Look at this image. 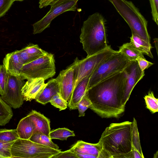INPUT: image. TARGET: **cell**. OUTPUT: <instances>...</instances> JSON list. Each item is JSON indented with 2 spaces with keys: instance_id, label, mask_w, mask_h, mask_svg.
Listing matches in <instances>:
<instances>
[{
  "instance_id": "39",
  "label": "cell",
  "mask_w": 158,
  "mask_h": 158,
  "mask_svg": "<svg viewBox=\"0 0 158 158\" xmlns=\"http://www.w3.org/2000/svg\"><path fill=\"white\" fill-rule=\"evenodd\" d=\"M74 153L77 156L78 158H97L95 156L92 155L78 153Z\"/></svg>"
},
{
  "instance_id": "26",
  "label": "cell",
  "mask_w": 158,
  "mask_h": 158,
  "mask_svg": "<svg viewBox=\"0 0 158 158\" xmlns=\"http://www.w3.org/2000/svg\"><path fill=\"white\" fill-rule=\"evenodd\" d=\"M19 138L16 129H0V140L9 142L15 141Z\"/></svg>"
},
{
  "instance_id": "35",
  "label": "cell",
  "mask_w": 158,
  "mask_h": 158,
  "mask_svg": "<svg viewBox=\"0 0 158 158\" xmlns=\"http://www.w3.org/2000/svg\"><path fill=\"white\" fill-rule=\"evenodd\" d=\"M136 60L140 69L142 71H144L145 69H148L153 64L152 62L147 60L143 54L138 57Z\"/></svg>"
},
{
  "instance_id": "16",
  "label": "cell",
  "mask_w": 158,
  "mask_h": 158,
  "mask_svg": "<svg viewBox=\"0 0 158 158\" xmlns=\"http://www.w3.org/2000/svg\"><path fill=\"white\" fill-rule=\"evenodd\" d=\"M59 83L56 78L50 80L35 98L39 103L45 105L49 102L51 98L57 93H59Z\"/></svg>"
},
{
  "instance_id": "10",
  "label": "cell",
  "mask_w": 158,
  "mask_h": 158,
  "mask_svg": "<svg viewBox=\"0 0 158 158\" xmlns=\"http://www.w3.org/2000/svg\"><path fill=\"white\" fill-rule=\"evenodd\" d=\"M78 1H67L51 5V8L46 15L33 24V34L40 33L49 27L52 21L60 14L68 11H75Z\"/></svg>"
},
{
  "instance_id": "13",
  "label": "cell",
  "mask_w": 158,
  "mask_h": 158,
  "mask_svg": "<svg viewBox=\"0 0 158 158\" xmlns=\"http://www.w3.org/2000/svg\"><path fill=\"white\" fill-rule=\"evenodd\" d=\"M44 81L40 78L27 80L22 89L24 101H31L35 99L45 86Z\"/></svg>"
},
{
  "instance_id": "22",
  "label": "cell",
  "mask_w": 158,
  "mask_h": 158,
  "mask_svg": "<svg viewBox=\"0 0 158 158\" xmlns=\"http://www.w3.org/2000/svg\"><path fill=\"white\" fill-rule=\"evenodd\" d=\"M13 116L11 107L0 97V126H5L8 123Z\"/></svg>"
},
{
  "instance_id": "28",
  "label": "cell",
  "mask_w": 158,
  "mask_h": 158,
  "mask_svg": "<svg viewBox=\"0 0 158 158\" xmlns=\"http://www.w3.org/2000/svg\"><path fill=\"white\" fill-rule=\"evenodd\" d=\"M22 49L36 59L44 56L47 52L40 48L38 45L32 44H29Z\"/></svg>"
},
{
  "instance_id": "31",
  "label": "cell",
  "mask_w": 158,
  "mask_h": 158,
  "mask_svg": "<svg viewBox=\"0 0 158 158\" xmlns=\"http://www.w3.org/2000/svg\"><path fill=\"white\" fill-rule=\"evenodd\" d=\"M91 103L85 94L79 102L77 109L79 111V117L84 116L85 115V112L91 106Z\"/></svg>"
},
{
  "instance_id": "36",
  "label": "cell",
  "mask_w": 158,
  "mask_h": 158,
  "mask_svg": "<svg viewBox=\"0 0 158 158\" xmlns=\"http://www.w3.org/2000/svg\"><path fill=\"white\" fill-rule=\"evenodd\" d=\"M18 52L23 64H28L36 59L28 54L23 49L18 50Z\"/></svg>"
},
{
  "instance_id": "4",
  "label": "cell",
  "mask_w": 158,
  "mask_h": 158,
  "mask_svg": "<svg viewBox=\"0 0 158 158\" xmlns=\"http://www.w3.org/2000/svg\"><path fill=\"white\" fill-rule=\"evenodd\" d=\"M108 0L127 23L132 34L150 43L147 29L148 22L133 3L127 0Z\"/></svg>"
},
{
  "instance_id": "32",
  "label": "cell",
  "mask_w": 158,
  "mask_h": 158,
  "mask_svg": "<svg viewBox=\"0 0 158 158\" xmlns=\"http://www.w3.org/2000/svg\"><path fill=\"white\" fill-rule=\"evenodd\" d=\"M9 73L3 65H0V94H3L4 89L8 80Z\"/></svg>"
},
{
  "instance_id": "24",
  "label": "cell",
  "mask_w": 158,
  "mask_h": 158,
  "mask_svg": "<svg viewBox=\"0 0 158 158\" xmlns=\"http://www.w3.org/2000/svg\"><path fill=\"white\" fill-rule=\"evenodd\" d=\"M118 51L130 61L136 60L138 57L143 54L133 47L130 43L123 44L119 47Z\"/></svg>"
},
{
  "instance_id": "2",
  "label": "cell",
  "mask_w": 158,
  "mask_h": 158,
  "mask_svg": "<svg viewBox=\"0 0 158 158\" xmlns=\"http://www.w3.org/2000/svg\"><path fill=\"white\" fill-rule=\"evenodd\" d=\"M99 141L102 148L101 158H133L131 122L111 123Z\"/></svg>"
},
{
  "instance_id": "21",
  "label": "cell",
  "mask_w": 158,
  "mask_h": 158,
  "mask_svg": "<svg viewBox=\"0 0 158 158\" xmlns=\"http://www.w3.org/2000/svg\"><path fill=\"white\" fill-rule=\"evenodd\" d=\"M29 139L40 144L59 150L58 146L53 142L49 137L37 130Z\"/></svg>"
},
{
  "instance_id": "8",
  "label": "cell",
  "mask_w": 158,
  "mask_h": 158,
  "mask_svg": "<svg viewBox=\"0 0 158 158\" xmlns=\"http://www.w3.org/2000/svg\"><path fill=\"white\" fill-rule=\"evenodd\" d=\"M115 51L109 46L105 50L83 59L79 60L76 58L74 61L75 64L74 88L80 81L90 75L100 64Z\"/></svg>"
},
{
  "instance_id": "20",
  "label": "cell",
  "mask_w": 158,
  "mask_h": 158,
  "mask_svg": "<svg viewBox=\"0 0 158 158\" xmlns=\"http://www.w3.org/2000/svg\"><path fill=\"white\" fill-rule=\"evenodd\" d=\"M129 43L133 47L143 54L146 55L153 58V57L151 52L152 47L151 43L134 34H132Z\"/></svg>"
},
{
  "instance_id": "15",
  "label": "cell",
  "mask_w": 158,
  "mask_h": 158,
  "mask_svg": "<svg viewBox=\"0 0 158 158\" xmlns=\"http://www.w3.org/2000/svg\"><path fill=\"white\" fill-rule=\"evenodd\" d=\"M3 65L8 73L19 75L23 64L18 50L7 54L3 61Z\"/></svg>"
},
{
  "instance_id": "33",
  "label": "cell",
  "mask_w": 158,
  "mask_h": 158,
  "mask_svg": "<svg viewBox=\"0 0 158 158\" xmlns=\"http://www.w3.org/2000/svg\"><path fill=\"white\" fill-rule=\"evenodd\" d=\"M15 0H0V18L5 15Z\"/></svg>"
},
{
  "instance_id": "19",
  "label": "cell",
  "mask_w": 158,
  "mask_h": 158,
  "mask_svg": "<svg viewBox=\"0 0 158 158\" xmlns=\"http://www.w3.org/2000/svg\"><path fill=\"white\" fill-rule=\"evenodd\" d=\"M28 115L34 123L36 130L50 137L51 128L49 119L35 110H32Z\"/></svg>"
},
{
  "instance_id": "7",
  "label": "cell",
  "mask_w": 158,
  "mask_h": 158,
  "mask_svg": "<svg viewBox=\"0 0 158 158\" xmlns=\"http://www.w3.org/2000/svg\"><path fill=\"white\" fill-rule=\"evenodd\" d=\"M60 151L19 138L12 144L11 153V158H52Z\"/></svg>"
},
{
  "instance_id": "12",
  "label": "cell",
  "mask_w": 158,
  "mask_h": 158,
  "mask_svg": "<svg viewBox=\"0 0 158 158\" xmlns=\"http://www.w3.org/2000/svg\"><path fill=\"white\" fill-rule=\"evenodd\" d=\"M124 71L126 75V80L122 103L125 107L133 89L143 78L145 73L144 71H142L140 69L136 60L131 61Z\"/></svg>"
},
{
  "instance_id": "27",
  "label": "cell",
  "mask_w": 158,
  "mask_h": 158,
  "mask_svg": "<svg viewBox=\"0 0 158 158\" xmlns=\"http://www.w3.org/2000/svg\"><path fill=\"white\" fill-rule=\"evenodd\" d=\"M144 99L147 108L153 113L158 111V100L156 98L152 92H150L147 95L145 96Z\"/></svg>"
},
{
  "instance_id": "5",
  "label": "cell",
  "mask_w": 158,
  "mask_h": 158,
  "mask_svg": "<svg viewBox=\"0 0 158 158\" xmlns=\"http://www.w3.org/2000/svg\"><path fill=\"white\" fill-rule=\"evenodd\" d=\"M130 61L118 51H116L102 62L91 75L87 90L106 78L123 71Z\"/></svg>"
},
{
  "instance_id": "30",
  "label": "cell",
  "mask_w": 158,
  "mask_h": 158,
  "mask_svg": "<svg viewBox=\"0 0 158 158\" xmlns=\"http://www.w3.org/2000/svg\"><path fill=\"white\" fill-rule=\"evenodd\" d=\"M14 142H6L0 140V158H11V149Z\"/></svg>"
},
{
  "instance_id": "38",
  "label": "cell",
  "mask_w": 158,
  "mask_h": 158,
  "mask_svg": "<svg viewBox=\"0 0 158 158\" xmlns=\"http://www.w3.org/2000/svg\"><path fill=\"white\" fill-rule=\"evenodd\" d=\"M59 0H39V7L42 8L55 4Z\"/></svg>"
},
{
  "instance_id": "14",
  "label": "cell",
  "mask_w": 158,
  "mask_h": 158,
  "mask_svg": "<svg viewBox=\"0 0 158 158\" xmlns=\"http://www.w3.org/2000/svg\"><path fill=\"white\" fill-rule=\"evenodd\" d=\"M69 149L74 153L87 154L101 158L102 148L99 141L97 143H91L79 140Z\"/></svg>"
},
{
  "instance_id": "9",
  "label": "cell",
  "mask_w": 158,
  "mask_h": 158,
  "mask_svg": "<svg viewBox=\"0 0 158 158\" xmlns=\"http://www.w3.org/2000/svg\"><path fill=\"white\" fill-rule=\"evenodd\" d=\"M9 74L3 94L0 97L10 107L16 109L23 103L22 89L26 82L20 75Z\"/></svg>"
},
{
  "instance_id": "1",
  "label": "cell",
  "mask_w": 158,
  "mask_h": 158,
  "mask_svg": "<svg viewBox=\"0 0 158 158\" xmlns=\"http://www.w3.org/2000/svg\"><path fill=\"white\" fill-rule=\"evenodd\" d=\"M126 80L124 70L100 81L87 90L90 108L102 118H117L125 110L122 104Z\"/></svg>"
},
{
  "instance_id": "29",
  "label": "cell",
  "mask_w": 158,
  "mask_h": 158,
  "mask_svg": "<svg viewBox=\"0 0 158 158\" xmlns=\"http://www.w3.org/2000/svg\"><path fill=\"white\" fill-rule=\"evenodd\" d=\"M49 102L55 107L61 110L66 109L67 105L59 93H57L51 98Z\"/></svg>"
},
{
  "instance_id": "18",
  "label": "cell",
  "mask_w": 158,
  "mask_h": 158,
  "mask_svg": "<svg viewBox=\"0 0 158 158\" xmlns=\"http://www.w3.org/2000/svg\"><path fill=\"white\" fill-rule=\"evenodd\" d=\"M91 75L82 80L74 88L70 102L68 106L70 110L77 109L78 104L85 94Z\"/></svg>"
},
{
  "instance_id": "41",
  "label": "cell",
  "mask_w": 158,
  "mask_h": 158,
  "mask_svg": "<svg viewBox=\"0 0 158 158\" xmlns=\"http://www.w3.org/2000/svg\"><path fill=\"white\" fill-rule=\"evenodd\" d=\"M23 0H15V1H23Z\"/></svg>"
},
{
  "instance_id": "25",
  "label": "cell",
  "mask_w": 158,
  "mask_h": 158,
  "mask_svg": "<svg viewBox=\"0 0 158 158\" xmlns=\"http://www.w3.org/2000/svg\"><path fill=\"white\" fill-rule=\"evenodd\" d=\"M74 132L66 128H58L50 131L49 137L51 139L66 140L70 136H74Z\"/></svg>"
},
{
  "instance_id": "17",
  "label": "cell",
  "mask_w": 158,
  "mask_h": 158,
  "mask_svg": "<svg viewBox=\"0 0 158 158\" xmlns=\"http://www.w3.org/2000/svg\"><path fill=\"white\" fill-rule=\"evenodd\" d=\"M20 139H29L36 131V126L28 114L19 122L16 128Z\"/></svg>"
},
{
  "instance_id": "34",
  "label": "cell",
  "mask_w": 158,
  "mask_h": 158,
  "mask_svg": "<svg viewBox=\"0 0 158 158\" xmlns=\"http://www.w3.org/2000/svg\"><path fill=\"white\" fill-rule=\"evenodd\" d=\"M152 10V19L158 25V0H149Z\"/></svg>"
},
{
  "instance_id": "37",
  "label": "cell",
  "mask_w": 158,
  "mask_h": 158,
  "mask_svg": "<svg viewBox=\"0 0 158 158\" xmlns=\"http://www.w3.org/2000/svg\"><path fill=\"white\" fill-rule=\"evenodd\" d=\"M78 158L76 155L70 149L61 152L60 151L52 158Z\"/></svg>"
},
{
  "instance_id": "3",
  "label": "cell",
  "mask_w": 158,
  "mask_h": 158,
  "mask_svg": "<svg viewBox=\"0 0 158 158\" xmlns=\"http://www.w3.org/2000/svg\"><path fill=\"white\" fill-rule=\"evenodd\" d=\"M83 49L89 56L107 48V45L105 20L96 12L83 22L80 36Z\"/></svg>"
},
{
  "instance_id": "23",
  "label": "cell",
  "mask_w": 158,
  "mask_h": 158,
  "mask_svg": "<svg viewBox=\"0 0 158 158\" xmlns=\"http://www.w3.org/2000/svg\"><path fill=\"white\" fill-rule=\"evenodd\" d=\"M131 143L132 149L136 150L144 156L141 146L137 122L135 118L131 122Z\"/></svg>"
},
{
  "instance_id": "6",
  "label": "cell",
  "mask_w": 158,
  "mask_h": 158,
  "mask_svg": "<svg viewBox=\"0 0 158 158\" xmlns=\"http://www.w3.org/2000/svg\"><path fill=\"white\" fill-rule=\"evenodd\" d=\"M55 62L53 55L47 52L44 56L24 65L19 75L24 80L40 78L45 80L55 75Z\"/></svg>"
},
{
  "instance_id": "40",
  "label": "cell",
  "mask_w": 158,
  "mask_h": 158,
  "mask_svg": "<svg viewBox=\"0 0 158 158\" xmlns=\"http://www.w3.org/2000/svg\"><path fill=\"white\" fill-rule=\"evenodd\" d=\"M132 153L133 158H144L137 151L133 149H132Z\"/></svg>"
},
{
  "instance_id": "11",
  "label": "cell",
  "mask_w": 158,
  "mask_h": 158,
  "mask_svg": "<svg viewBox=\"0 0 158 158\" xmlns=\"http://www.w3.org/2000/svg\"><path fill=\"white\" fill-rule=\"evenodd\" d=\"M75 64L74 62L65 69L60 71L56 78L59 86V93L66 102L67 106L69 104L74 88Z\"/></svg>"
}]
</instances>
